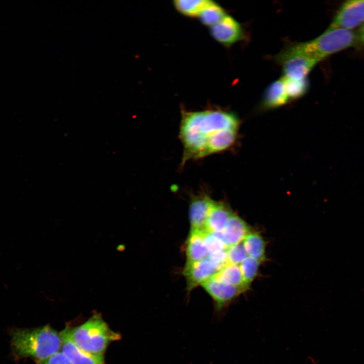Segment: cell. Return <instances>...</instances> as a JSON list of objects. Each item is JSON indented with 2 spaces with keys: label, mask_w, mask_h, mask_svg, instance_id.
Here are the masks:
<instances>
[{
  "label": "cell",
  "mask_w": 364,
  "mask_h": 364,
  "mask_svg": "<svg viewBox=\"0 0 364 364\" xmlns=\"http://www.w3.org/2000/svg\"><path fill=\"white\" fill-rule=\"evenodd\" d=\"M357 42L356 44L359 46H364V22L356 33Z\"/></svg>",
  "instance_id": "cell-25"
},
{
  "label": "cell",
  "mask_w": 364,
  "mask_h": 364,
  "mask_svg": "<svg viewBox=\"0 0 364 364\" xmlns=\"http://www.w3.org/2000/svg\"><path fill=\"white\" fill-rule=\"evenodd\" d=\"M239 123L236 114L222 109L183 111L179 131L182 163L206 157L207 146L214 136L225 129H238Z\"/></svg>",
  "instance_id": "cell-1"
},
{
  "label": "cell",
  "mask_w": 364,
  "mask_h": 364,
  "mask_svg": "<svg viewBox=\"0 0 364 364\" xmlns=\"http://www.w3.org/2000/svg\"><path fill=\"white\" fill-rule=\"evenodd\" d=\"M233 213L226 204L214 201L206 220L205 231L212 233L221 232Z\"/></svg>",
  "instance_id": "cell-13"
},
{
  "label": "cell",
  "mask_w": 364,
  "mask_h": 364,
  "mask_svg": "<svg viewBox=\"0 0 364 364\" xmlns=\"http://www.w3.org/2000/svg\"><path fill=\"white\" fill-rule=\"evenodd\" d=\"M204 241L209 254L213 252L226 250L225 245L218 233L204 232Z\"/></svg>",
  "instance_id": "cell-22"
},
{
  "label": "cell",
  "mask_w": 364,
  "mask_h": 364,
  "mask_svg": "<svg viewBox=\"0 0 364 364\" xmlns=\"http://www.w3.org/2000/svg\"><path fill=\"white\" fill-rule=\"evenodd\" d=\"M12 356L18 361L31 358L43 360L61 351V333L50 325L34 328H13L9 331Z\"/></svg>",
  "instance_id": "cell-2"
},
{
  "label": "cell",
  "mask_w": 364,
  "mask_h": 364,
  "mask_svg": "<svg viewBox=\"0 0 364 364\" xmlns=\"http://www.w3.org/2000/svg\"><path fill=\"white\" fill-rule=\"evenodd\" d=\"M212 1L208 0H176L173 4L177 10L191 17L198 16L203 10Z\"/></svg>",
  "instance_id": "cell-18"
},
{
  "label": "cell",
  "mask_w": 364,
  "mask_h": 364,
  "mask_svg": "<svg viewBox=\"0 0 364 364\" xmlns=\"http://www.w3.org/2000/svg\"><path fill=\"white\" fill-rule=\"evenodd\" d=\"M214 201L203 192L192 196L189 207L191 230L205 231L206 220Z\"/></svg>",
  "instance_id": "cell-11"
},
{
  "label": "cell",
  "mask_w": 364,
  "mask_h": 364,
  "mask_svg": "<svg viewBox=\"0 0 364 364\" xmlns=\"http://www.w3.org/2000/svg\"><path fill=\"white\" fill-rule=\"evenodd\" d=\"M226 15L224 9L212 1L203 10L199 17L203 24L211 27L219 22Z\"/></svg>",
  "instance_id": "cell-19"
},
{
  "label": "cell",
  "mask_w": 364,
  "mask_h": 364,
  "mask_svg": "<svg viewBox=\"0 0 364 364\" xmlns=\"http://www.w3.org/2000/svg\"><path fill=\"white\" fill-rule=\"evenodd\" d=\"M242 242L248 256L261 262L265 259V242L258 233L251 231Z\"/></svg>",
  "instance_id": "cell-17"
},
{
  "label": "cell",
  "mask_w": 364,
  "mask_h": 364,
  "mask_svg": "<svg viewBox=\"0 0 364 364\" xmlns=\"http://www.w3.org/2000/svg\"><path fill=\"white\" fill-rule=\"evenodd\" d=\"M210 32L216 40L226 47L231 46L245 37L241 25L234 18L227 15L211 27Z\"/></svg>",
  "instance_id": "cell-10"
},
{
  "label": "cell",
  "mask_w": 364,
  "mask_h": 364,
  "mask_svg": "<svg viewBox=\"0 0 364 364\" xmlns=\"http://www.w3.org/2000/svg\"><path fill=\"white\" fill-rule=\"evenodd\" d=\"M221 268L208 257L198 261H187L183 269L189 292L214 276Z\"/></svg>",
  "instance_id": "cell-8"
},
{
  "label": "cell",
  "mask_w": 364,
  "mask_h": 364,
  "mask_svg": "<svg viewBox=\"0 0 364 364\" xmlns=\"http://www.w3.org/2000/svg\"><path fill=\"white\" fill-rule=\"evenodd\" d=\"M204 232L191 230L186 247L187 261H198L208 257L209 252L205 243Z\"/></svg>",
  "instance_id": "cell-15"
},
{
  "label": "cell",
  "mask_w": 364,
  "mask_h": 364,
  "mask_svg": "<svg viewBox=\"0 0 364 364\" xmlns=\"http://www.w3.org/2000/svg\"><path fill=\"white\" fill-rule=\"evenodd\" d=\"M364 22V0L344 2L340 7L329 27L351 30Z\"/></svg>",
  "instance_id": "cell-7"
},
{
  "label": "cell",
  "mask_w": 364,
  "mask_h": 364,
  "mask_svg": "<svg viewBox=\"0 0 364 364\" xmlns=\"http://www.w3.org/2000/svg\"><path fill=\"white\" fill-rule=\"evenodd\" d=\"M213 278L247 291L239 265L228 263L214 275Z\"/></svg>",
  "instance_id": "cell-16"
},
{
  "label": "cell",
  "mask_w": 364,
  "mask_h": 364,
  "mask_svg": "<svg viewBox=\"0 0 364 364\" xmlns=\"http://www.w3.org/2000/svg\"><path fill=\"white\" fill-rule=\"evenodd\" d=\"M290 101L286 93L283 78L271 82L265 90L261 101L263 109L276 108Z\"/></svg>",
  "instance_id": "cell-14"
},
{
  "label": "cell",
  "mask_w": 364,
  "mask_h": 364,
  "mask_svg": "<svg viewBox=\"0 0 364 364\" xmlns=\"http://www.w3.org/2000/svg\"><path fill=\"white\" fill-rule=\"evenodd\" d=\"M71 327L67 325L60 332L62 338L61 351L73 364H106L104 354H93L78 348L71 338Z\"/></svg>",
  "instance_id": "cell-9"
},
{
  "label": "cell",
  "mask_w": 364,
  "mask_h": 364,
  "mask_svg": "<svg viewBox=\"0 0 364 364\" xmlns=\"http://www.w3.org/2000/svg\"><path fill=\"white\" fill-rule=\"evenodd\" d=\"M282 78L286 93L290 101L302 97L307 93L309 83L307 78L299 80Z\"/></svg>",
  "instance_id": "cell-20"
},
{
  "label": "cell",
  "mask_w": 364,
  "mask_h": 364,
  "mask_svg": "<svg viewBox=\"0 0 364 364\" xmlns=\"http://www.w3.org/2000/svg\"><path fill=\"white\" fill-rule=\"evenodd\" d=\"M281 64L283 77L296 80L305 79L319 62L298 48L296 43L283 49L276 56Z\"/></svg>",
  "instance_id": "cell-5"
},
{
  "label": "cell",
  "mask_w": 364,
  "mask_h": 364,
  "mask_svg": "<svg viewBox=\"0 0 364 364\" xmlns=\"http://www.w3.org/2000/svg\"><path fill=\"white\" fill-rule=\"evenodd\" d=\"M35 363L36 364H73L61 351L54 353L43 360L37 361Z\"/></svg>",
  "instance_id": "cell-24"
},
{
  "label": "cell",
  "mask_w": 364,
  "mask_h": 364,
  "mask_svg": "<svg viewBox=\"0 0 364 364\" xmlns=\"http://www.w3.org/2000/svg\"><path fill=\"white\" fill-rule=\"evenodd\" d=\"M229 263L239 265L248 256L243 242L228 247L226 249Z\"/></svg>",
  "instance_id": "cell-23"
},
{
  "label": "cell",
  "mask_w": 364,
  "mask_h": 364,
  "mask_svg": "<svg viewBox=\"0 0 364 364\" xmlns=\"http://www.w3.org/2000/svg\"><path fill=\"white\" fill-rule=\"evenodd\" d=\"M250 232L247 223L233 213L222 231L218 233L228 248L242 242Z\"/></svg>",
  "instance_id": "cell-12"
},
{
  "label": "cell",
  "mask_w": 364,
  "mask_h": 364,
  "mask_svg": "<svg viewBox=\"0 0 364 364\" xmlns=\"http://www.w3.org/2000/svg\"><path fill=\"white\" fill-rule=\"evenodd\" d=\"M357 42L356 33L351 30L329 27L316 38L296 43L303 52L318 62Z\"/></svg>",
  "instance_id": "cell-4"
},
{
  "label": "cell",
  "mask_w": 364,
  "mask_h": 364,
  "mask_svg": "<svg viewBox=\"0 0 364 364\" xmlns=\"http://www.w3.org/2000/svg\"><path fill=\"white\" fill-rule=\"evenodd\" d=\"M201 286L213 300L214 312L217 316H220L223 309L232 301L246 291L213 278L203 283Z\"/></svg>",
  "instance_id": "cell-6"
},
{
  "label": "cell",
  "mask_w": 364,
  "mask_h": 364,
  "mask_svg": "<svg viewBox=\"0 0 364 364\" xmlns=\"http://www.w3.org/2000/svg\"><path fill=\"white\" fill-rule=\"evenodd\" d=\"M261 262L259 260L248 256L239 265L244 284L247 288H249L256 278Z\"/></svg>",
  "instance_id": "cell-21"
},
{
  "label": "cell",
  "mask_w": 364,
  "mask_h": 364,
  "mask_svg": "<svg viewBox=\"0 0 364 364\" xmlns=\"http://www.w3.org/2000/svg\"><path fill=\"white\" fill-rule=\"evenodd\" d=\"M71 338L80 349L93 354H104L109 345L121 339V335L112 330L101 313L94 312L84 323L71 328Z\"/></svg>",
  "instance_id": "cell-3"
}]
</instances>
